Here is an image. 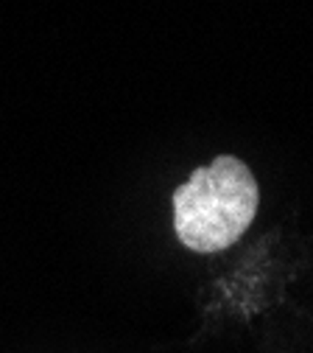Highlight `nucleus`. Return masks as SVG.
<instances>
[{
  "label": "nucleus",
  "instance_id": "obj_1",
  "mask_svg": "<svg viewBox=\"0 0 313 353\" xmlns=\"http://www.w3.org/2000/svg\"><path fill=\"white\" fill-rule=\"evenodd\" d=\"M257 205L260 188L252 168L235 154H218L173 191L176 239L193 252H221L249 230Z\"/></svg>",
  "mask_w": 313,
  "mask_h": 353
}]
</instances>
